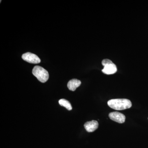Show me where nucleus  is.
Listing matches in <instances>:
<instances>
[{"label": "nucleus", "mask_w": 148, "mask_h": 148, "mask_svg": "<svg viewBox=\"0 0 148 148\" xmlns=\"http://www.w3.org/2000/svg\"><path fill=\"white\" fill-rule=\"evenodd\" d=\"M108 104L111 108L116 110H122L132 107L131 101L127 99H112L108 101Z\"/></svg>", "instance_id": "f257e3e1"}, {"label": "nucleus", "mask_w": 148, "mask_h": 148, "mask_svg": "<svg viewBox=\"0 0 148 148\" xmlns=\"http://www.w3.org/2000/svg\"><path fill=\"white\" fill-rule=\"evenodd\" d=\"M32 73L39 81L42 83L46 82L49 77V75L47 71L40 66H35L32 71Z\"/></svg>", "instance_id": "f03ea898"}, {"label": "nucleus", "mask_w": 148, "mask_h": 148, "mask_svg": "<svg viewBox=\"0 0 148 148\" xmlns=\"http://www.w3.org/2000/svg\"><path fill=\"white\" fill-rule=\"evenodd\" d=\"M22 58L24 61L33 64H38L40 62V59L36 54L27 52L22 56Z\"/></svg>", "instance_id": "7ed1b4c3"}, {"label": "nucleus", "mask_w": 148, "mask_h": 148, "mask_svg": "<svg viewBox=\"0 0 148 148\" xmlns=\"http://www.w3.org/2000/svg\"><path fill=\"white\" fill-rule=\"evenodd\" d=\"M109 117L111 120L119 123L125 122V116L123 114L117 112H112L109 114Z\"/></svg>", "instance_id": "20e7f679"}, {"label": "nucleus", "mask_w": 148, "mask_h": 148, "mask_svg": "<svg viewBox=\"0 0 148 148\" xmlns=\"http://www.w3.org/2000/svg\"><path fill=\"white\" fill-rule=\"evenodd\" d=\"M84 127L88 132H93L98 129V123L95 120L88 121L84 124Z\"/></svg>", "instance_id": "39448f33"}, {"label": "nucleus", "mask_w": 148, "mask_h": 148, "mask_svg": "<svg viewBox=\"0 0 148 148\" xmlns=\"http://www.w3.org/2000/svg\"><path fill=\"white\" fill-rule=\"evenodd\" d=\"M116 66L113 63L107 64L104 66V68L102 70V72L106 75H112L117 72Z\"/></svg>", "instance_id": "423d86ee"}, {"label": "nucleus", "mask_w": 148, "mask_h": 148, "mask_svg": "<svg viewBox=\"0 0 148 148\" xmlns=\"http://www.w3.org/2000/svg\"><path fill=\"white\" fill-rule=\"evenodd\" d=\"M81 84V82L80 81L74 79L69 81L67 84V86L69 90L74 91L77 88L79 87Z\"/></svg>", "instance_id": "0eeeda50"}, {"label": "nucleus", "mask_w": 148, "mask_h": 148, "mask_svg": "<svg viewBox=\"0 0 148 148\" xmlns=\"http://www.w3.org/2000/svg\"><path fill=\"white\" fill-rule=\"evenodd\" d=\"M58 103L60 105L65 107L69 110H72V107L71 103L66 99H61L59 100Z\"/></svg>", "instance_id": "6e6552de"}, {"label": "nucleus", "mask_w": 148, "mask_h": 148, "mask_svg": "<svg viewBox=\"0 0 148 148\" xmlns=\"http://www.w3.org/2000/svg\"><path fill=\"white\" fill-rule=\"evenodd\" d=\"M112 63L113 62L111 60H109L108 59H105L103 60V61H102V64L103 66H104L107 65V64H111V63Z\"/></svg>", "instance_id": "1a4fd4ad"}]
</instances>
